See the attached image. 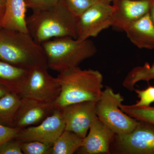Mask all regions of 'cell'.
<instances>
[{"mask_svg":"<svg viewBox=\"0 0 154 154\" xmlns=\"http://www.w3.org/2000/svg\"><path fill=\"white\" fill-rule=\"evenodd\" d=\"M57 78L61 91L54 102L55 109L79 102H97L102 95L103 77L99 71L78 66L60 73Z\"/></svg>","mask_w":154,"mask_h":154,"instance_id":"1","label":"cell"},{"mask_svg":"<svg viewBox=\"0 0 154 154\" xmlns=\"http://www.w3.org/2000/svg\"><path fill=\"white\" fill-rule=\"evenodd\" d=\"M78 18L70 11L63 0L49 10L33 12L27 17L28 32L42 44L53 38L71 37L77 38Z\"/></svg>","mask_w":154,"mask_h":154,"instance_id":"2","label":"cell"},{"mask_svg":"<svg viewBox=\"0 0 154 154\" xmlns=\"http://www.w3.org/2000/svg\"><path fill=\"white\" fill-rule=\"evenodd\" d=\"M0 60L28 70L37 67H48L42 45L30 33L1 28Z\"/></svg>","mask_w":154,"mask_h":154,"instance_id":"3","label":"cell"},{"mask_svg":"<svg viewBox=\"0 0 154 154\" xmlns=\"http://www.w3.org/2000/svg\"><path fill=\"white\" fill-rule=\"evenodd\" d=\"M48 68L59 73L79 66L94 56L97 48L91 39L71 37L53 38L42 43Z\"/></svg>","mask_w":154,"mask_h":154,"instance_id":"4","label":"cell"},{"mask_svg":"<svg viewBox=\"0 0 154 154\" xmlns=\"http://www.w3.org/2000/svg\"><path fill=\"white\" fill-rule=\"evenodd\" d=\"M123 101L121 94L115 93L112 88L107 87L96 104L98 118L118 135L130 132L139 123V121L120 109L119 105Z\"/></svg>","mask_w":154,"mask_h":154,"instance_id":"5","label":"cell"},{"mask_svg":"<svg viewBox=\"0 0 154 154\" xmlns=\"http://www.w3.org/2000/svg\"><path fill=\"white\" fill-rule=\"evenodd\" d=\"M116 6L107 0H100L78 18L77 39L85 40L98 36L112 26Z\"/></svg>","mask_w":154,"mask_h":154,"instance_id":"6","label":"cell"},{"mask_svg":"<svg viewBox=\"0 0 154 154\" xmlns=\"http://www.w3.org/2000/svg\"><path fill=\"white\" fill-rule=\"evenodd\" d=\"M46 67H37L28 71V77L19 96L46 103H53L61 91L57 78L52 76Z\"/></svg>","mask_w":154,"mask_h":154,"instance_id":"7","label":"cell"},{"mask_svg":"<svg viewBox=\"0 0 154 154\" xmlns=\"http://www.w3.org/2000/svg\"><path fill=\"white\" fill-rule=\"evenodd\" d=\"M115 152L120 154H154V126L144 122L126 134L116 135Z\"/></svg>","mask_w":154,"mask_h":154,"instance_id":"8","label":"cell"},{"mask_svg":"<svg viewBox=\"0 0 154 154\" xmlns=\"http://www.w3.org/2000/svg\"><path fill=\"white\" fill-rule=\"evenodd\" d=\"M65 128L62 112L60 109H55L40 124L20 129L15 139L21 142L37 141L53 145Z\"/></svg>","mask_w":154,"mask_h":154,"instance_id":"9","label":"cell"},{"mask_svg":"<svg viewBox=\"0 0 154 154\" xmlns=\"http://www.w3.org/2000/svg\"><path fill=\"white\" fill-rule=\"evenodd\" d=\"M96 102H79L60 109L65 122V130L75 133L83 139L85 137L91 125L98 118L96 111Z\"/></svg>","mask_w":154,"mask_h":154,"instance_id":"10","label":"cell"},{"mask_svg":"<svg viewBox=\"0 0 154 154\" xmlns=\"http://www.w3.org/2000/svg\"><path fill=\"white\" fill-rule=\"evenodd\" d=\"M54 103H46L22 98L13 127L21 129L40 124L55 110Z\"/></svg>","mask_w":154,"mask_h":154,"instance_id":"11","label":"cell"},{"mask_svg":"<svg viewBox=\"0 0 154 154\" xmlns=\"http://www.w3.org/2000/svg\"><path fill=\"white\" fill-rule=\"evenodd\" d=\"M88 135L79 149L82 154H110V145L115 134L97 118L91 125Z\"/></svg>","mask_w":154,"mask_h":154,"instance_id":"12","label":"cell"},{"mask_svg":"<svg viewBox=\"0 0 154 154\" xmlns=\"http://www.w3.org/2000/svg\"><path fill=\"white\" fill-rule=\"evenodd\" d=\"M113 4L116 9L111 26L123 31L149 13L152 5V0H118Z\"/></svg>","mask_w":154,"mask_h":154,"instance_id":"13","label":"cell"},{"mask_svg":"<svg viewBox=\"0 0 154 154\" xmlns=\"http://www.w3.org/2000/svg\"><path fill=\"white\" fill-rule=\"evenodd\" d=\"M124 31L138 48L154 49V25L150 12L128 25Z\"/></svg>","mask_w":154,"mask_h":154,"instance_id":"14","label":"cell"},{"mask_svg":"<svg viewBox=\"0 0 154 154\" xmlns=\"http://www.w3.org/2000/svg\"><path fill=\"white\" fill-rule=\"evenodd\" d=\"M27 9L25 0H6L0 28L29 33L26 23Z\"/></svg>","mask_w":154,"mask_h":154,"instance_id":"15","label":"cell"},{"mask_svg":"<svg viewBox=\"0 0 154 154\" xmlns=\"http://www.w3.org/2000/svg\"><path fill=\"white\" fill-rule=\"evenodd\" d=\"M28 71L0 60V85L19 95L27 80Z\"/></svg>","mask_w":154,"mask_h":154,"instance_id":"16","label":"cell"},{"mask_svg":"<svg viewBox=\"0 0 154 154\" xmlns=\"http://www.w3.org/2000/svg\"><path fill=\"white\" fill-rule=\"evenodd\" d=\"M21 102V96L11 92L0 98V124L13 127Z\"/></svg>","mask_w":154,"mask_h":154,"instance_id":"17","label":"cell"},{"mask_svg":"<svg viewBox=\"0 0 154 154\" xmlns=\"http://www.w3.org/2000/svg\"><path fill=\"white\" fill-rule=\"evenodd\" d=\"M83 138L76 134L64 130L52 146L51 154H72L82 145Z\"/></svg>","mask_w":154,"mask_h":154,"instance_id":"18","label":"cell"},{"mask_svg":"<svg viewBox=\"0 0 154 154\" xmlns=\"http://www.w3.org/2000/svg\"><path fill=\"white\" fill-rule=\"evenodd\" d=\"M152 79H154V63L151 66L146 63L143 66L135 67L131 69L123 80L122 86L128 91H132L138 82H148Z\"/></svg>","mask_w":154,"mask_h":154,"instance_id":"19","label":"cell"},{"mask_svg":"<svg viewBox=\"0 0 154 154\" xmlns=\"http://www.w3.org/2000/svg\"><path fill=\"white\" fill-rule=\"evenodd\" d=\"M121 110L138 121L144 122L154 126V107H138L134 105H119Z\"/></svg>","mask_w":154,"mask_h":154,"instance_id":"20","label":"cell"},{"mask_svg":"<svg viewBox=\"0 0 154 154\" xmlns=\"http://www.w3.org/2000/svg\"><path fill=\"white\" fill-rule=\"evenodd\" d=\"M20 142L24 154H51L53 145L37 141Z\"/></svg>","mask_w":154,"mask_h":154,"instance_id":"21","label":"cell"},{"mask_svg":"<svg viewBox=\"0 0 154 154\" xmlns=\"http://www.w3.org/2000/svg\"><path fill=\"white\" fill-rule=\"evenodd\" d=\"M99 1L100 0H63L68 8L77 18Z\"/></svg>","mask_w":154,"mask_h":154,"instance_id":"22","label":"cell"},{"mask_svg":"<svg viewBox=\"0 0 154 154\" xmlns=\"http://www.w3.org/2000/svg\"><path fill=\"white\" fill-rule=\"evenodd\" d=\"M60 0H25L27 8L33 12L49 10L57 5Z\"/></svg>","mask_w":154,"mask_h":154,"instance_id":"23","label":"cell"},{"mask_svg":"<svg viewBox=\"0 0 154 154\" xmlns=\"http://www.w3.org/2000/svg\"><path fill=\"white\" fill-rule=\"evenodd\" d=\"M139 101L135 105L138 107H148L154 102V86H149L144 90H134Z\"/></svg>","mask_w":154,"mask_h":154,"instance_id":"24","label":"cell"},{"mask_svg":"<svg viewBox=\"0 0 154 154\" xmlns=\"http://www.w3.org/2000/svg\"><path fill=\"white\" fill-rule=\"evenodd\" d=\"M0 154H23L20 142L15 139L5 142L0 146Z\"/></svg>","mask_w":154,"mask_h":154,"instance_id":"25","label":"cell"},{"mask_svg":"<svg viewBox=\"0 0 154 154\" xmlns=\"http://www.w3.org/2000/svg\"><path fill=\"white\" fill-rule=\"evenodd\" d=\"M19 130L18 128L0 124V146L7 141L16 138Z\"/></svg>","mask_w":154,"mask_h":154,"instance_id":"26","label":"cell"},{"mask_svg":"<svg viewBox=\"0 0 154 154\" xmlns=\"http://www.w3.org/2000/svg\"><path fill=\"white\" fill-rule=\"evenodd\" d=\"M5 4L6 0H0V23L5 13Z\"/></svg>","mask_w":154,"mask_h":154,"instance_id":"27","label":"cell"},{"mask_svg":"<svg viewBox=\"0 0 154 154\" xmlns=\"http://www.w3.org/2000/svg\"><path fill=\"white\" fill-rule=\"evenodd\" d=\"M10 92L5 87L0 85V98L6 95L8 92Z\"/></svg>","mask_w":154,"mask_h":154,"instance_id":"28","label":"cell"},{"mask_svg":"<svg viewBox=\"0 0 154 154\" xmlns=\"http://www.w3.org/2000/svg\"><path fill=\"white\" fill-rule=\"evenodd\" d=\"M150 15L152 21L154 25V6L152 5L151 9L150 11Z\"/></svg>","mask_w":154,"mask_h":154,"instance_id":"29","label":"cell"},{"mask_svg":"<svg viewBox=\"0 0 154 154\" xmlns=\"http://www.w3.org/2000/svg\"><path fill=\"white\" fill-rule=\"evenodd\" d=\"M107 1H109V2H110L113 3L116 2V1H118V0H107Z\"/></svg>","mask_w":154,"mask_h":154,"instance_id":"30","label":"cell"},{"mask_svg":"<svg viewBox=\"0 0 154 154\" xmlns=\"http://www.w3.org/2000/svg\"><path fill=\"white\" fill-rule=\"evenodd\" d=\"M152 5L154 6V0H152Z\"/></svg>","mask_w":154,"mask_h":154,"instance_id":"31","label":"cell"}]
</instances>
